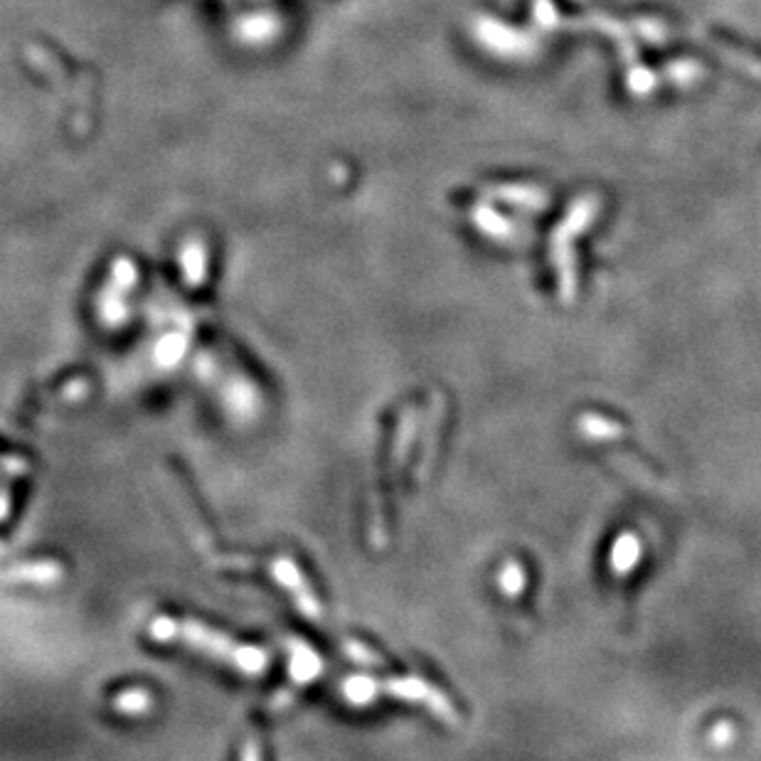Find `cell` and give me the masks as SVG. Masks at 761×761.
I'll return each mask as SVG.
<instances>
[{
    "label": "cell",
    "instance_id": "11",
    "mask_svg": "<svg viewBox=\"0 0 761 761\" xmlns=\"http://www.w3.org/2000/svg\"><path fill=\"white\" fill-rule=\"evenodd\" d=\"M242 761H262V759H259L257 742H249L247 744V749H244V754H242Z\"/></svg>",
    "mask_w": 761,
    "mask_h": 761
},
{
    "label": "cell",
    "instance_id": "1",
    "mask_svg": "<svg viewBox=\"0 0 761 761\" xmlns=\"http://www.w3.org/2000/svg\"><path fill=\"white\" fill-rule=\"evenodd\" d=\"M151 638L161 643H183L193 651L205 653V656L222 661L232 668H237L244 675H262L269 668V653L257 646L232 641L230 636L220 631L207 629L198 621L170 619V616H158L151 621Z\"/></svg>",
    "mask_w": 761,
    "mask_h": 761
},
{
    "label": "cell",
    "instance_id": "10",
    "mask_svg": "<svg viewBox=\"0 0 761 761\" xmlns=\"http://www.w3.org/2000/svg\"><path fill=\"white\" fill-rule=\"evenodd\" d=\"M345 653H348L350 658H355V661L363 663V665H380V658H377L375 653L365 651L363 643H355V641L345 643Z\"/></svg>",
    "mask_w": 761,
    "mask_h": 761
},
{
    "label": "cell",
    "instance_id": "8",
    "mask_svg": "<svg viewBox=\"0 0 761 761\" xmlns=\"http://www.w3.org/2000/svg\"><path fill=\"white\" fill-rule=\"evenodd\" d=\"M579 427L592 439H616V436H624L619 424L609 422L604 417H596V414H587V417L579 419Z\"/></svg>",
    "mask_w": 761,
    "mask_h": 761
},
{
    "label": "cell",
    "instance_id": "3",
    "mask_svg": "<svg viewBox=\"0 0 761 761\" xmlns=\"http://www.w3.org/2000/svg\"><path fill=\"white\" fill-rule=\"evenodd\" d=\"M271 577L294 596L298 611H301L303 616H308V619H318V616H321V601L313 594V589L308 587V582L303 579L301 569L296 567L294 560H289V557L276 560L271 564Z\"/></svg>",
    "mask_w": 761,
    "mask_h": 761
},
{
    "label": "cell",
    "instance_id": "6",
    "mask_svg": "<svg viewBox=\"0 0 761 761\" xmlns=\"http://www.w3.org/2000/svg\"><path fill=\"white\" fill-rule=\"evenodd\" d=\"M340 693H343L345 702H348L350 707H367L382 693V688L377 680L367 678V675H350V678L343 680Z\"/></svg>",
    "mask_w": 761,
    "mask_h": 761
},
{
    "label": "cell",
    "instance_id": "4",
    "mask_svg": "<svg viewBox=\"0 0 761 761\" xmlns=\"http://www.w3.org/2000/svg\"><path fill=\"white\" fill-rule=\"evenodd\" d=\"M286 653H289V675L296 685H306L321 675L323 661L311 646H306L298 638H289Z\"/></svg>",
    "mask_w": 761,
    "mask_h": 761
},
{
    "label": "cell",
    "instance_id": "9",
    "mask_svg": "<svg viewBox=\"0 0 761 761\" xmlns=\"http://www.w3.org/2000/svg\"><path fill=\"white\" fill-rule=\"evenodd\" d=\"M525 582H528V577H525L523 567H520L518 562H508L503 569H500L498 584H500V589H503L505 596L523 594Z\"/></svg>",
    "mask_w": 761,
    "mask_h": 761
},
{
    "label": "cell",
    "instance_id": "5",
    "mask_svg": "<svg viewBox=\"0 0 761 761\" xmlns=\"http://www.w3.org/2000/svg\"><path fill=\"white\" fill-rule=\"evenodd\" d=\"M641 540H638L633 532H624V535L616 537L614 547H611V569L619 577H626V574L633 572L638 560H641Z\"/></svg>",
    "mask_w": 761,
    "mask_h": 761
},
{
    "label": "cell",
    "instance_id": "2",
    "mask_svg": "<svg viewBox=\"0 0 761 761\" xmlns=\"http://www.w3.org/2000/svg\"><path fill=\"white\" fill-rule=\"evenodd\" d=\"M380 688L382 693L397 697V700L422 702V705H427L436 717H441V720L449 722V725H456V722H459V712H456L454 702L441 693V690H436L434 685L424 683V680L392 678V680H385V683H380Z\"/></svg>",
    "mask_w": 761,
    "mask_h": 761
},
{
    "label": "cell",
    "instance_id": "7",
    "mask_svg": "<svg viewBox=\"0 0 761 761\" xmlns=\"http://www.w3.org/2000/svg\"><path fill=\"white\" fill-rule=\"evenodd\" d=\"M111 707H114V712H119V715H126V717L146 715V712L153 707V695L143 688H129L114 697Z\"/></svg>",
    "mask_w": 761,
    "mask_h": 761
}]
</instances>
